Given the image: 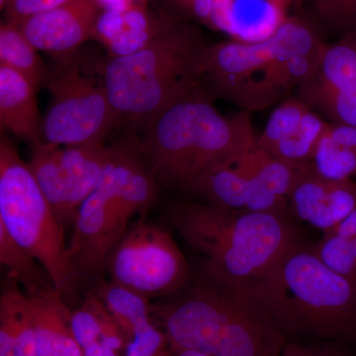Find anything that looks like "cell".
<instances>
[{
	"mask_svg": "<svg viewBox=\"0 0 356 356\" xmlns=\"http://www.w3.org/2000/svg\"><path fill=\"white\" fill-rule=\"evenodd\" d=\"M159 184L139 145L122 142L108 147L98 185L111 192L134 215L145 213L153 205Z\"/></svg>",
	"mask_w": 356,
	"mask_h": 356,
	"instance_id": "cell-16",
	"label": "cell"
},
{
	"mask_svg": "<svg viewBox=\"0 0 356 356\" xmlns=\"http://www.w3.org/2000/svg\"><path fill=\"white\" fill-rule=\"evenodd\" d=\"M133 216L111 192L97 185L77 211L74 233L67 243V262L72 277L93 275L105 269Z\"/></svg>",
	"mask_w": 356,
	"mask_h": 356,
	"instance_id": "cell-10",
	"label": "cell"
},
{
	"mask_svg": "<svg viewBox=\"0 0 356 356\" xmlns=\"http://www.w3.org/2000/svg\"><path fill=\"white\" fill-rule=\"evenodd\" d=\"M288 341L356 343V282L325 266L301 243L259 280L240 285Z\"/></svg>",
	"mask_w": 356,
	"mask_h": 356,
	"instance_id": "cell-2",
	"label": "cell"
},
{
	"mask_svg": "<svg viewBox=\"0 0 356 356\" xmlns=\"http://www.w3.org/2000/svg\"><path fill=\"white\" fill-rule=\"evenodd\" d=\"M178 21L165 11L154 13L145 0H133L123 6L102 9L92 38L108 50L110 58L125 57L142 50Z\"/></svg>",
	"mask_w": 356,
	"mask_h": 356,
	"instance_id": "cell-13",
	"label": "cell"
},
{
	"mask_svg": "<svg viewBox=\"0 0 356 356\" xmlns=\"http://www.w3.org/2000/svg\"><path fill=\"white\" fill-rule=\"evenodd\" d=\"M312 168L331 179H351L356 175V127L327 124L312 159Z\"/></svg>",
	"mask_w": 356,
	"mask_h": 356,
	"instance_id": "cell-23",
	"label": "cell"
},
{
	"mask_svg": "<svg viewBox=\"0 0 356 356\" xmlns=\"http://www.w3.org/2000/svg\"><path fill=\"white\" fill-rule=\"evenodd\" d=\"M128 339L124 356H159L170 350L168 337L153 322L149 298L110 281L96 287Z\"/></svg>",
	"mask_w": 356,
	"mask_h": 356,
	"instance_id": "cell-14",
	"label": "cell"
},
{
	"mask_svg": "<svg viewBox=\"0 0 356 356\" xmlns=\"http://www.w3.org/2000/svg\"><path fill=\"white\" fill-rule=\"evenodd\" d=\"M0 224L39 261L63 293L74 280L67 262L64 225L28 163L6 138L0 142Z\"/></svg>",
	"mask_w": 356,
	"mask_h": 356,
	"instance_id": "cell-6",
	"label": "cell"
},
{
	"mask_svg": "<svg viewBox=\"0 0 356 356\" xmlns=\"http://www.w3.org/2000/svg\"><path fill=\"white\" fill-rule=\"evenodd\" d=\"M0 65L19 72L37 88L49 79L38 50L26 38L19 23L15 21L6 19L0 26Z\"/></svg>",
	"mask_w": 356,
	"mask_h": 356,
	"instance_id": "cell-25",
	"label": "cell"
},
{
	"mask_svg": "<svg viewBox=\"0 0 356 356\" xmlns=\"http://www.w3.org/2000/svg\"><path fill=\"white\" fill-rule=\"evenodd\" d=\"M292 1H296V2H298V1H301V0H292Z\"/></svg>",
	"mask_w": 356,
	"mask_h": 356,
	"instance_id": "cell-40",
	"label": "cell"
},
{
	"mask_svg": "<svg viewBox=\"0 0 356 356\" xmlns=\"http://www.w3.org/2000/svg\"><path fill=\"white\" fill-rule=\"evenodd\" d=\"M170 350L211 356H281L287 339L240 285L200 267L156 308Z\"/></svg>",
	"mask_w": 356,
	"mask_h": 356,
	"instance_id": "cell-1",
	"label": "cell"
},
{
	"mask_svg": "<svg viewBox=\"0 0 356 356\" xmlns=\"http://www.w3.org/2000/svg\"><path fill=\"white\" fill-rule=\"evenodd\" d=\"M325 47L310 23L299 17L288 18L262 41L221 42L207 47L203 76L207 77L215 95L225 97L236 83L268 63L292 56L318 55Z\"/></svg>",
	"mask_w": 356,
	"mask_h": 356,
	"instance_id": "cell-9",
	"label": "cell"
},
{
	"mask_svg": "<svg viewBox=\"0 0 356 356\" xmlns=\"http://www.w3.org/2000/svg\"><path fill=\"white\" fill-rule=\"evenodd\" d=\"M172 356H211L206 355V353L191 350H172Z\"/></svg>",
	"mask_w": 356,
	"mask_h": 356,
	"instance_id": "cell-37",
	"label": "cell"
},
{
	"mask_svg": "<svg viewBox=\"0 0 356 356\" xmlns=\"http://www.w3.org/2000/svg\"><path fill=\"white\" fill-rule=\"evenodd\" d=\"M159 356H172V350L166 351V353H163V355Z\"/></svg>",
	"mask_w": 356,
	"mask_h": 356,
	"instance_id": "cell-39",
	"label": "cell"
},
{
	"mask_svg": "<svg viewBox=\"0 0 356 356\" xmlns=\"http://www.w3.org/2000/svg\"><path fill=\"white\" fill-rule=\"evenodd\" d=\"M67 1L70 0H8L4 11L7 19L21 22L30 16L50 10Z\"/></svg>",
	"mask_w": 356,
	"mask_h": 356,
	"instance_id": "cell-35",
	"label": "cell"
},
{
	"mask_svg": "<svg viewBox=\"0 0 356 356\" xmlns=\"http://www.w3.org/2000/svg\"><path fill=\"white\" fill-rule=\"evenodd\" d=\"M188 192L198 194L211 205L227 209L290 212L286 198L276 195L261 182L248 177L233 163L204 173Z\"/></svg>",
	"mask_w": 356,
	"mask_h": 356,
	"instance_id": "cell-15",
	"label": "cell"
},
{
	"mask_svg": "<svg viewBox=\"0 0 356 356\" xmlns=\"http://www.w3.org/2000/svg\"><path fill=\"white\" fill-rule=\"evenodd\" d=\"M309 109L308 105L294 98L281 103L269 117L264 132L257 136V146L268 152L280 140L292 136L299 130Z\"/></svg>",
	"mask_w": 356,
	"mask_h": 356,
	"instance_id": "cell-30",
	"label": "cell"
},
{
	"mask_svg": "<svg viewBox=\"0 0 356 356\" xmlns=\"http://www.w3.org/2000/svg\"><path fill=\"white\" fill-rule=\"evenodd\" d=\"M327 124L310 108L304 115L299 130L280 140L266 153L296 168L310 165L318 140Z\"/></svg>",
	"mask_w": 356,
	"mask_h": 356,
	"instance_id": "cell-28",
	"label": "cell"
},
{
	"mask_svg": "<svg viewBox=\"0 0 356 356\" xmlns=\"http://www.w3.org/2000/svg\"><path fill=\"white\" fill-rule=\"evenodd\" d=\"M139 143L159 184L188 191L199 177L234 163L257 147L248 111L220 114L198 88L154 119Z\"/></svg>",
	"mask_w": 356,
	"mask_h": 356,
	"instance_id": "cell-3",
	"label": "cell"
},
{
	"mask_svg": "<svg viewBox=\"0 0 356 356\" xmlns=\"http://www.w3.org/2000/svg\"><path fill=\"white\" fill-rule=\"evenodd\" d=\"M36 91L29 79L0 65V125L33 147L44 143Z\"/></svg>",
	"mask_w": 356,
	"mask_h": 356,
	"instance_id": "cell-18",
	"label": "cell"
},
{
	"mask_svg": "<svg viewBox=\"0 0 356 356\" xmlns=\"http://www.w3.org/2000/svg\"><path fill=\"white\" fill-rule=\"evenodd\" d=\"M7 276L0 296V356H39L31 300Z\"/></svg>",
	"mask_w": 356,
	"mask_h": 356,
	"instance_id": "cell-20",
	"label": "cell"
},
{
	"mask_svg": "<svg viewBox=\"0 0 356 356\" xmlns=\"http://www.w3.org/2000/svg\"><path fill=\"white\" fill-rule=\"evenodd\" d=\"M7 3H8V0H0V9H1V10H4Z\"/></svg>",
	"mask_w": 356,
	"mask_h": 356,
	"instance_id": "cell-38",
	"label": "cell"
},
{
	"mask_svg": "<svg viewBox=\"0 0 356 356\" xmlns=\"http://www.w3.org/2000/svg\"><path fill=\"white\" fill-rule=\"evenodd\" d=\"M207 47L197 28L178 21L142 50L109 58L102 77L118 121L145 129L200 88Z\"/></svg>",
	"mask_w": 356,
	"mask_h": 356,
	"instance_id": "cell-5",
	"label": "cell"
},
{
	"mask_svg": "<svg viewBox=\"0 0 356 356\" xmlns=\"http://www.w3.org/2000/svg\"><path fill=\"white\" fill-rule=\"evenodd\" d=\"M51 95L42 122L44 143L56 146L104 145L118 117L104 83L91 79L77 67L49 76Z\"/></svg>",
	"mask_w": 356,
	"mask_h": 356,
	"instance_id": "cell-7",
	"label": "cell"
},
{
	"mask_svg": "<svg viewBox=\"0 0 356 356\" xmlns=\"http://www.w3.org/2000/svg\"><path fill=\"white\" fill-rule=\"evenodd\" d=\"M331 231H334L337 235L343 236L350 243L353 250H355L356 257V207L343 221L339 222Z\"/></svg>",
	"mask_w": 356,
	"mask_h": 356,
	"instance_id": "cell-36",
	"label": "cell"
},
{
	"mask_svg": "<svg viewBox=\"0 0 356 356\" xmlns=\"http://www.w3.org/2000/svg\"><path fill=\"white\" fill-rule=\"evenodd\" d=\"M321 18L334 29L356 31V0H313Z\"/></svg>",
	"mask_w": 356,
	"mask_h": 356,
	"instance_id": "cell-32",
	"label": "cell"
},
{
	"mask_svg": "<svg viewBox=\"0 0 356 356\" xmlns=\"http://www.w3.org/2000/svg\"><path fill=\"white\" fill-rule=\"evenodd\" d=\"M28 297L34 310L39 356H83L63 293L51 287Z\"/></svg>",
	"mask_w": 356,
	"mask_h": 356,
	"instance_id": "cell-19",
	"label": "cell"
},
{
	"mask_svg": "<svg viewBox=\"0 0 356 356\" xmlns=\"http://www.w3.org/2000/svg\"><path fill=\"white\" fill-rule=\"evenodd\" d=\"M105 269L112 282L147 298L172 296L191 278L188 262L168 231L136 225L117 243Z\"/></svg>",
	"mask_w": 356,
	"mask_h": 356,
	"instance_id": "cell-8",
	"label": "cell"
},
{
	"mask_svg": "<svg viewBox=\"0 0 356 356\" xmlns=\"http://www.w3.org/2000/svg\"><path fill=\"white\" fill-rule=\"evenodd\" d=\"M341 341H287L281 356H356Z\"/></svg>",
	"mask_w": 356,
	"mask_h": 356,
	"instance_id": "cell-33",
	"label": "cell"
},
{
	"mask_svg": "<svg viewBox=\"0 0 356 356\" xmlns=\"http://www.w3.org/2000/svg\"><path fill=\"white\" fill-rule=\"evenodd\" d=\"M102 10L98 0H70L18 23L37 50L65 55L92 38Z\"/></svg>",
	"mask_w": 356,
	"mask_h": 356,
	"instance_id": "cell-12",
	"label": "cell"
},
{
	"mask_svg": "<svg viewBox=\"0 0 356 356\" xmlns=\"http://www.w3.org/2000/svg\"><path fill=\"white\" fill-rule=\"evenodd\" d=\"M322 53L315 56H292L268 63L236 83L224 98L247 111L266 108L290 89L299 88L308 81L317 69Z\"/></svg>",
	"mask_w": 356,
	"mask_h": 356,
	"instance_id": "cell-17",
	"label": "cell"
},
{
	"mask_svg": "<svg viewBox=\"0 0 356 356\" xmlns=\"http://www.w3.org/2000/svg\"><path fill=\"white\" fill-rule=\"evenodd\" d=\"M233 165L276 195L286 199L299 170L274 158L257 146L242 154Z\"/></svg>",
	"mask_w": 356,
	"mask_h": 356,
	"instance_id": "cell-27",
	"label": "cell"
},
{
	"mask_svg": "<svg viewBox=\"0 0 356 356\" xmlns=\"http://www.w3.org/2000/svg\"><path fill=\"white\" fill-rule=\"evenodd\" d=\"M168 220L185 242L204 255L203 269L238 285L259 280L301 243L285 213L180 203L170 208Z\"/></svg>",
	"mask_w": 356,
	"mask_h": 356,
	"instance_id": "cell-4",
	"label": "cell"
},
{
	"mask_svg": "<svg viewBox=\"0 0 356 356\" xmlns=\"http://www.w3.org/2000/svg\"><path fill=\"white\" fill-rule=\"evenodd\" d=\"M289 211L323 234L343 221L356 207V184L351 179H331L311 165L299 168L287 196Z\"/></svg>",
	"mask_w": 356,
	"mask_h": 356,
	"instance_id": "cell-11",
	"label": "cell"
},
{
	"mask_svg": "<svg viewBox=\"0 0 356 356\" xmlns=\"http://www.w3.org/2000/svg\"><path fill=\"white\" fill-rule=\"evenodd\" d=\"M28 165L60 222L64 227L74 224L79 208L74 204L72 189L58 161L57 146L44 142L33 147Z\"/></svg>",
	"mask_w": 356,
	"mask_h": 356,
	"instance_id": "cell-21",
	"label": "cell"
},
{
	"mask_svg": "<svg viewBox=\"0 0 356 356\" xmlns=\"http://www.w3.org/2000/svg\"><path fill=\"white\" fill-rule=\"evenodd\" d=\"M72 327L81 350L96 343L106 344L118 353H125L127 348V337L95 291L88 292L81 306L72 312Z\"/></svg>",
	"mask_w": 356,
	"mask_h": 356,
	"instance_id": "cell-22",
	"label": "cell"
},
{
	"mask_svg": "<svg viewBox=\"0 0 356 356\" xmlns=\"http://www.w3.org/2000/svg\"><path fill=\"white\" fill-rule=\"evenodd\" d=\"M299 100L310 108L321 110L334 123L356 127V72L331 88L310 93Z\"/></svg>",
	"mask_w": 356,
	"mask_h": 356,
	"instance_id": "cell-29",
	"label": "cell"
},
{
	"mask_svg": "<svg viewBox=\"0 0 356 356\" xmlns=\"http://www.w3.org/2000/svg\"><path fill=\"white\" fill-rule=\"evenodd\" d=\"M0 262L8 270L7 276L22 285L28 296L55 287L39 261L9 235L0 224Z\"/></svg>",
	"mask_w": 356,
	"mask_h": 356,
	"instance_id": "cell-26",
	"label": "cell"
},
{
	"mask_svg": "<svg viewBox=\"0 0 356 356\" xmlns=\"http://www.w3.org/2000/svg\"><path fill=\"white\" fill-rule=\"evenodd\" d=\"M57 156L72 189L74 204L79 209L99 184L108 156V147L57 146Z\"/></svg>",
	"mask_w": 356,
	"mask_h": 356,
	"instance_id": "cell-24",
	"label": "cell"
},
{
	"mask_svg": "<svg viewBox=\"0 0 356 356\" xmlns=\"http://www.w3.org/2000/svg\"><path fill=\"white\" fill-rule=\"evenodd\" d=\"M163 11L177 18L180 16L209 21L214 13L216 0H156ZM178 19V18H177Z\"/></svg>",
	"mask_w": 356,
	"mask_h": 356,
	"instance_id": "cell-34",
	"label": "cell"
},
{
	"mask_svg": "<svg viewBox=\"0 0 356 356\" xmlns=\"http://www.w3.org/2000/svg\"><path fill=\"white\" fill-rule=\"evenodd\" d=\"M325 266L356 282V257L350 243L334 231L324 233L322 240L311 248Z\"/></svg>",
	"mask_w": 356,
	"mask_h": 356,
	"instance_id": "cell-31",
	"label": "cell"
}]
</instances>
